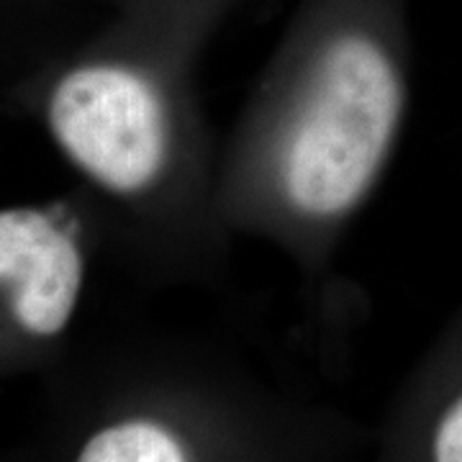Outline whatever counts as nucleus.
I'll return each mask as SVG.
<instances>
[{
    "label": "nucleus",
    "mask_w": 462,
    "mask_h": 462,
    "mask_svg": "<svg viewBox=\"0 0 462 462\" xmlns=\"http://www.w3.org/2000/svg\"><path fill=\"white\" fill-rule=\"evenodd\" d=\"M90 231L69 200L0 208V331L23 345L65 337L88 285Z\"/></svg>",
    "instance_id": "7ed1b4c3"
},
{
    "label": "nucleus",
    "mask_w": 462,
    "mask_h": 462,
    "mask_svg": "<svg viewBox=\"0 0 462 462\" xmlns=\"http://www.w3.org/2000/svg\"><path fill=\"white\" fill-rule=\"evenodd\" d=\"M411 0H296L218 154V214L306 291L334 281L411 111Z\"/></svg>",
    "instance_id": "f257e3e1"
},
{
    "label": "nucleus",
    "mask_w": 462,
    "mask_h": 462,
    "mask_svg": "<svg viewBox=\"0 0 462 462\" xmlns=\"http://www.w3.org/2000/svg\"><path fill=\"white\" fill-rule=\"evenodd\" d=\"M75 462H200V449L175 411L136 409L90 431Z\"/></svg>",
    "instance_id": "20e7f679"
},
{
    "label": "nucleus",
    "mask_w": 462,
    "mask_h": 462,
    "mask_svg": "<svg viewBox=\"0 0 462 462\" xmlns=\"http://www.w3.org/2000/svg\"><path fill=\"white\" fill-rule=\"evenodd\" d=\"M200 54L114 16L26 85L51 144L96 196L108 226L152 281L208 285L229 270L218 214V154L200 103Z\"/></svg>",
    "instance_id": "f03ea898"
},
{
    "label": "nucleus",
    "mask_w": 462,
    "mask_h": 462,
    "mask_svg": "<svg viewBox=\"0 0 462 462\" xmlns=\"http://www.w3.org/2000/svg\"><path fill=\"white\" fill-rule=\"evenodd\" d=\"M114 16L149 23L203 54L239 0H108Z\"/></svg>",
    "instance_id": "39448f33"
},
{
    "label": "nucleus",
    "mask_w": 462,
    "mask_h": 462,
    "mask_svg": "<svg viewBox=\"0 0 462 462\" xmlns=\"http://www.w3.org/2000/svg\"><path fill=\"white\" fill-rule=\"evenodd\" d=\"M427 460L462 462V385L431 416L427 430Z\"/></svg>",
    "instance_id": "423d86ee"
}]
</instances>
